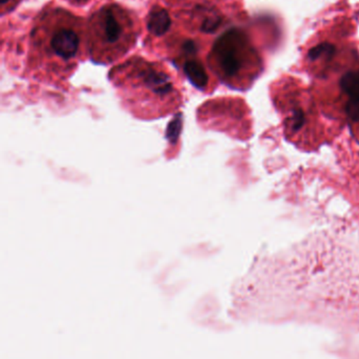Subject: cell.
Wrapping results in <instances>:
<instances>
[{
	"label": "cell",
	"instance_id": "3957f363",
	"mask_svg": "<svg viewBox=\"0 0 359 359\" xmlns=\"http://www.w3.org/2000/svg\"><path fill=\"white\" fill-rule=\"evenodd\" d=\"M138 35L136 16L121 6L108 4L88 22L87 50L94 62L109 65L123 57L136 45Z\"/></svg>",
	"mask_w": 359,
	"mask_h": 359
},
{
	"label": "cell",
	"instance_id": "30bf717a",
	"mask_svg": "<svg viewBox=\"0 0 359 359\" xmlns=\"http://www.w3.org/2000/svg\"><path fill=\"white\" fill-rule=\"evenodd\" d=\"M76 1H81V0H76Z\"/></svg>",
	"mask_w": 359,
	"mask_h": 359
},
{
	"label": "cell",
	"instance_id": "6da1fadb",
	"mask_svg": "<svg viewBox=\"0 0 359 359\" xmlns=\"http://www.w3.org/2000/svg\"><path fill=\"white\" fill-rule=\"evenodd\" d=\"M85 51L83 20L65 9H49L37 18L31 33L29 67L46 81H64L74 72Z\"/></svg>",
	"mask_w": 359,
	"mask_h": 359
},
{
	"label": "cell",
	"instance_id": "52a82bcc",
	"mask_svg": "<svg viewBox=\"0 0 359 359\" xmlns=\"http://www.w3.org/2000/svg\"><path fill=\"white\" fill-rule=\"evenodd\" d=\"M306 123V114L302 108H294L289 117V127L292 131H298Z\"/></svg>",
	"mask_w": 359,
	"mask_h": 359
},
{
	"label": "cell",
	"instance_id": "7a4b0ae2",
	"mask_svg": "<svg viewBox=\"0 0 359 359\" xmlns=\"http://www.w3.org/2000/svg\"><path fill=\"white\" fill-rule=\"evenodd\" d=\"M126 108L142 119H156L175 112L182 97L165 67L132 57L110 74Z\"/></svg>",
	"mask_w": 359,
	"mask_h": 359
},
{
	"label": "cell",
	"instance_id": "9c48e42d",
	"mask_svg": "<svg viewBox=\"0 0 359 359\" xmlns=\"http://www.w3.org/2000/svg\"><path fill=\"white\" fill-rule=\"evenodd\" d=\"M14 3V0H1V5H3V12L5 13L6 9H7V5L10 6Z\"/></svg>",
	"mask_w": 359,
	"mask_h": 359
},
{
	"label": "cell",
	"instance_id": "5b68a950",
	"mask_svg": "<svg viewBox=\"0 0 359 359\" xmlns=\"http://www.w3.org/2000/svg\"><path fill=\"white\" fill-rule=\"evenodd\" d=\"M340 89L348 97L359 96V71L346 73L340 79Z\"/></svg>",
	"mask_w": 359,
	"mask_h": 359
},
{
	"label": "cell",
	"instance_id": "ba28073f",
	"mask_svg": "<svg viewBox=\"0 0 359 359\" xmlns=\"http://www.w3.org/2000/svg\"><path fill=\"white\" fill-rule=\"evenodd\" d=\"M344 111H346V116L352 123H359V96L348 97Z\"/></svg>",
	"mask_w": 359,
	"mask_h": 359
},
{
	"label": "cell",
	"instance_id": "277c9868",
	"mask_svg": "<svg viewBox=\"0 0 359 359\" xmlns=\"http://www.w3.org/2000/svg\"><path fill=\"white\" fill-rule=\"evenodd\" d=\"M250 47L245 34L231 29L222 35L212 47L210 68L226 83L241 79L249 62Z\"/></svg>",
	"mask_w": 359,
	"mask_h": 359
},
{
	"label": "cell",
	"instance_id": "8992f818",
	"mask_svg": "<svg viewBox=\"0 0 359 359\" xmlns=\"http://www.w3.org/2000/svg\"><path fill=\"white\" fill-rule=\"evenodd\" d=\"M334 53H335V47L331 43H323L312 48L309 51L308 57L310 60H329L333 57Z\"/></svg>",
	"mask_w": 359,
	"mask_h": 359
}]
</instances>
